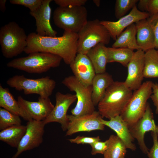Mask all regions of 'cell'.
Returning <instances> with one entry per match:
<instances>
[{
	"instance_id": "cell-33",
	"label": "cell",
	"mask_w": 158,
	"mask_h": 158,
	"mask_svg": "<svg viewBox=\"0 0 158 158\" xmlns=\"http://www.w3.org/2000/svg\"><path fill=\"white\" fill-rule=\"evenodd\" d=\"M153 32L155 39V48H158V13L147 18Z\"/></svg>"
},
{
	"instance_id": "cell-34",
	"label": "cell",
	"mask_w": 158,
	"mask_h": 158,
	"mask_svg": "<svg viewBox=\"0 0 158 158\" xmlns=\"http://www.w3.org/2000/svg\"><path fill=\"white\" fill-rule=\"evenodd\" d=\"M92 147L91 154L92 155L97 154H104L107 148V140L104 142L96 141L90 145Z\"/></svg>"
},
{
	"instance_id": "cell-16",
	"label": "cell",
	"mask_w": 158,
	"mask_h": 158,
	"mask_svg": "<svg viewBox=\"0 0 158 158\" xmlns=\"http://www.w3.org/2000/svg\"><path fill=\"white\" fill-rule=\"evenodd\" d=\"M17 101L25 112L32 119L37 121H43L46 118L54 106L49 98H45L40 96L37 101L32 102L19 95Z\"/></svg>"
},
{
	"instance_id": "cell-29",
	"label": "cell",
	"mask_w": 158,
	"mask_h": 158,
	"mask_svg": "<svg viewBox=\"0 0 158 158\" xmlns=\"http://www.w3.org/2000/svg\"><path fill=\"white\" fill-rule=\"evenodd\" d=\"M20 117L0 107V130H2L14 125H21Z\"/></svg>"
},
{
	"instance_id": "cell-9",
	"label": "cell",
	"mask_w": 158,
	"mask_h": 158,
	"mask_svg": "<svg viewBox=\"0 0 158 158\" xmlns=\"http://www.w3.org/2000/svg\"><path fill=\"white\" fill-rule=\"evenodd\" d=\"M62 83L70 91L75 93L77 102L75 107L71 111V115L80 116L92 114L95 111L92 100V85L85 86L74 75L65 77Z\"/></svg>"
},
{
	"instance_id": "cell-8",
	"label": "cell",
	"mask_w": 158,
	"mask_h": 158,
	"mask_svg": "<svg viewBox=\"0 0 158 158\" xmlns=\"http://www.w3.org/2000/svg\"><path fill=\"white\" fill-rule=\"evenodd\" d=\"M6 84L25 95L36 94L41 97L48 98L55 88L56 82L47 76L35 79L28 78L23 75H15L9 78Z\"/></svg>"
},
{
	"instance_id": "cell-5",
	"label": "cell",
	"mask_w": 158,
	"mask_h": 158,
	"mask_svg": "<svg viewBox=\"0 0 158 158\" xmlns=\"http://www.w3.org/2000/svg\"><path fill=\"white\" fill-rule=\"evenodd\" d=\"M78 34V53L85 54L99 43L108 44L111 38L108 31L97 19L88 20Z\"/></svg>"
},
{
	"instance_id": "cell-38",
	"label": "cell",
	"mask_w": 158,
	"mask_h": 158,
	"mask_svg": "<svg viewBox=\"0 0 158 158\" xmlns=\"http://www.w3.org/2000/svg\"><path fill=\"white\" fill-rule=\"evenodd\" d=\"M152 94L150 97L154 105L156 107L155 113L158 114V83H153L152 84Z\"/></svg>"
},
{
	"instance_id": "cell-3",
	"label": "cell",
	"mask_w": 158,
	"mask_h": 158,
	"mask_svg": "<svg viewBox=\"0 0 158 158\" xmlns=\"http://www.w3.org/2000/svg\"><path fill=\"white\" fill-rule=\"evenodd\" d=\"M62 60L60 56L44 52L31 53L27 56L15 59L7 66L32 73L46 72L51 68L59 67Z\"/></svg>"
},
{
	"instance_id": "cell-27",
	"label": "cell",
	"mask_w": 158,
	"mask_h": 158,
	"mask_svg": "<svg viewBox=\"0 0 158 158\" xmlns=\"http://www.w3.org/2000/svg\"><path fill=\"white\" fill-rule=\"evenodd\" d=\"M144 78H158V52L155 48L145 52Z\"/></svg>"
},
{
	"instance_id": "cell-24",
	"label": "cell",
	"mask_w": 158,
	"mask_h": 158,
	"mask_svg": "<svg viewBox=\"0 0 158 158\" xmlns=\"http://www.w3.org/2000/svg\"><path fill=\"white\" fill-rule=\"evenodd\" d=\"M136 34V25L135 23H133L120 34L113 44L112 47L126 48L133 51L141 49L137 42Z\"/></svg>"
},
{
	"instance_id": "cell-1",
	"label": "cell",
	"mask_w": 158,
	"mask_h": 158,
	"mask_svg": "<svg viewBox=\"0 0 158 158\" xmlns=\"http://www.w3.org/2000/svg\"><path fill=\"white\" fill-rule=\"evenodd\" d=\"M78 33L64 31L62 36H41L32 32L28 35L27 44L24 52L29 54L35 52H44L58 55L69 65L78 53Z\"/></svg>"
},
{
	"instance_id": "cell-2",
	"label": "cell",
	"mask_w": 158,
	"mask_h": 158,
	"mask_svg": "<svg viewBox=\"0 0 158 158\" xmlns=\"http://www.w3.org/2000/svg\"><path fill=\"white\" fill-rule=\"evenodd\" d=\"M133 93L124 82L114 81L107 89L104 97L97 105L98 111L102 118L109 119L120 115Z\"/></svg>"
},
{
	"instance_id": "cell-4",
	"label": "cell",
	"mask_w": 158,
	"mask_h": 158,
	"mask_svg": "<svg viewBox=\"0 0 158 158\" xmlns=\"http://www.w3.org/2000/svg\"><path fill=\"white\" fill-rule=\"evenodd\" d=\"M27 37L24 30L15 22H10L2 26L0 44L3 56L11 58L24 52L27 44Z\"/></svg>"
},
{
	"instance_id": "cell-41",
	"label": "cell",
	"mask_w": 158,
	"mask_h": 158,
	"mask_svg": "<svg viewBox=\"0 0 158 158\" xmlns=\"http://www.w3.org/2000/svg\"><path fill=\"white\" fill-rule=\"evenodd\" d=\"M157 49V52H158V48Z\"/></svg>"
},
{
	"instance_id": "cell-19",
	"label": "cell",
	"mask_w": 158,
	"mask_h": 158,
	"mask_svg": "<svg viewBox=\"0 0 158 158\" xmlns=\"http://www.w3.org/2000/svg\"><path fill=\"white\" fill-rule=\"evenodd\" d=\"M100 121L105 126H107L114 131L124 142L127 149L132 151L136 150L135 145L133 143L134 139L128 127L120 115L111 118L106 121L102 118Z\"/></svg>"
},
{
	"instance_id": "cell-42",
	"label": "cell",
	"mask_w": 158,
	"mask_h": 158,
	"mask_svg": "<svg viewBox=\"0 0 158 158\" xmlns=\"http://www.w3.org/2000/svg\"></svg>"
},
{
	"instance_id": "cell-20",
	"label": "cell",
	"mask_w": 158,
	"mask_h": 158,
	"mask_svg": "<svg viewBox=\"0 0 158 158\" xmlns=\"http://www.w3.org/2000/svg\"><path fill=\"white\" fill-rule=\"evenodd\" d=\"M135 24L137 29V41L141 49L145 52L155 48L154 34L147 18Z\"/></svg>"
},
{
	"instance_id": "cell-39",
	"label": "cell",
	"mask_w": 158,
	"mask_h": 158,
	"mask_svg": "<svg viewBox=\"0 0 158 158\" xmlns=\"http://www.w3.org/2000/svg\"><path fill=\"white\" fill-rule=\"evenodd\" d=\"M6 0H0V9L3 12H4L6 10Z\"/></svg>"
},
{
	"instance_id": "cell-40",
	"label": "cell",
	"mask_w": 158,
	"mask_h": 158,
	"mask_svg": "<svg viewBox=\"0 0 158 158\" xmlns=\"http://www.w3.org/2000/svg\"><path fill=\"white\" fill-rule=\"evenodd\" d=\"M93 1L97 7H99L100 6V0H93Z\"/></svg>"
},
{
	"instance_id": "cell-26",
	"label": "cell",
	"mask_w": 158,
	"mask_h": 158,
	"mask_svg": "<svg viewBox=\"0 0 158 158\" xmlns=\"http://www.w3.org/2000/svg\"><path fill=\"white\" fill-rule=\"evenodd\" d=\"M107 140V148L104 158H124L126 148L123 142L117 135H111Z\"/></svg>"
},
{
	"instance_id": "cell-37",
	"label": "cell",
	"mask_w": 158,
	"mask_h": 158,
	"mask_svg": "<svg viewBox=\"0 0 158 158\" xmlns=\"http://www.w3.org/2000/svg\"><path fill=\"white\" fill-rule=\"evenodd\" d=\"M145 11L150 16L158 13V0H146Z\"/></svg>"
},
{
	"instance_id": "cell-22",
	"label": "cell",
	"mask_w": 158,
	"mask_h": 158,
	"mask_svg": "<svg viewBox=\"0 0 158 158\" xmlns=\"http://www.w3.org/2000/svg\"><path fill=\"white\" fill-rule=\"evenodd\" d=\"M111 75L107 72L96 74L92 83V100L95 106L104 97L107 89L114 82Z\"/></svg>"
},
{
	"instance_id": "cell-7",
	"label": "cell",
	"mask_w": 158,
	"mask_h": 158,
	"mask_svg": "<svg viewBox=\"0 0 158 158\" xmlns=\"http://www.w3.org/2000/svg\"><path fill=\"white\" fill-rule=\"evenodd\" d=\"M151 80L142 83L140 87L134 91L125 108L120 116L129 128L137 122L144 114L147 100L152 94V84Z\"/></svg>"
},
{
	"instance_id": "cell-23",
	"label": "cell",
	"mask_w": 158,
	"mask_h": 158,
	"mask_svg": "<svg viewBox=\"0 0 158 158\" xmlns=\"http://www.w3.org/2000/svg\"><path fill=\"white\" fill-rule=\"evenodd\" d=\"M90 59L96 74L106 72L108 63L107 47L103 43H99L91 49L86 54Z\"/></svg>"
},
{
	"instance_id": "cell-28",
	"label": "cell",
	"mask_w": 158,
	"mask_h": 158,
	"mask_svg": "<svg viewBox=\"0 0 158 158\" xmlns=\"http://www.w3.org/2000/svg\"><path fill=\"white\" fill-rule=\"evenodd\" d=\"M134 53L127 48L107 47L108 63L117 62L127 67Z\"/></svg>"
},
{
	"instance_id": "cell-36",
	"label": "cell",
	"mask_w": 158,
	"mask_h": 158,
	"mask_svg": "<svg viewBox=\"0 0 158 158\" xmlns=\"http://www.w3.org/2000/svg\"><path fill=\"white\" fill-rule=\"evenodd\" d=\"M153 144L147 154L148 158H158V133L151 132Z\"/></svg>"
},
{
	"instance_id": "cell-10",
	"label": "cell",
	"mask_w": 158,
	"mask_h": 158,
	"mask_svg": "<svg viewBox=\"0 0 158 158\" xmlns=\"http://www.w3.org/2000/svg\"><path fill=\"white\" fill-rule=\"evenodd\" d=\"M68 125L66 136H71L80 132H90L95 130H104L105 126L101 121L102 118L98 111L80 116L67 115Z\"/></svg>"
},
{
	"instance_id": "cell-14",
	"label": "cell",
	"mask_w": 158,
	"mask_h": 158,
	"mask_svg": "<svg viewBox=\"0 0 158 158\" xmlns=\"http://www.w3.org/2000/svg\"><path fill=\"white\" fill-rule=\"evenodd\" d=\"M150 16L148 13L139 10L136 5L128 14L117 21L102 20L100 23L108 31L111 38L115 41L128 27L141 20L147 19Z\"/></svg>"
},
{
	"instance_id": "cell-15",
	"label": "cell",
	"mask_w": 158,
	"mask_h": 158,
	"mask_svg": "<svg viewBox=\"0 0 158 158\" xmlns=\"http://www.w3.org/2000/svg\"><path fill=\"white\" fill-rule=\"evenodd\" d=\"M145 52L141 49L134 52L127 66L128 75L124 83L132 91L139 88L142 83L144 78Z\"/></svg>"
},
{
	"instance_id": "cell-25",
	"label": "cell",
	"mask_w": 158,
	"mask_h": 158,
	"mask_svg": "<svg viewBox=\"0 0 158 158\" xmlns=\"http://www.w3.org/2000/svg\"><path fill=\"white\" fill-rule=\"evenodd\" d=\"M26 126L14 125L1 130L0 140L13 147L17 148L26 130Z\"/></svg>"
},
{
	"instance_id": "cell-30",
	"label": "cell",
	"mask_w": 158,
	"mask_h": 158,
	"mask_svg": "<svg viewBox=\"0 0 158 158\" xmlns=\"http://www.w3.org/2000/svg\"><path fill=\"white\" fill-rule=\"evenodd\" d=\"M138 0H116L114 12L116 18L119 19L136 5Z\"/></svg>"
},
{
	"instance_id": "cell-31",
	"label": "cell",
	"mask_w": 158,
	"mask_h": 158,
	"mask_svg": "<svg viewBox=\"0 0 158 158\" xmlns=\"http://www.w3.org/2000/svg\"><path fill=\"white\" fill-rule=\"evenodd\" d=\"M43 0H10L13 4L23 6L28 8L30 12H33L38 8L41 5Z\"/></svg>"
},
{
	"instance_id": "cell-35",
	"label": "cell",
	"mask_w": 158,
	"mask_h": 158,
	"mask_svg": "<svg viewBox=\"0 0 158 158\" xmlns=\"http://www.w3.org/2000/svg\"><path fill=\"white\" fill-rule=\"evenodd\" d=\"M55 3L59 6L69 7L84 6L87 0H54Z\"/></svg>"
},
{
	"instance_id": "cell-6",
	"label": "cell",
	"mask_w": 158,
	"mask_h": 158,
	"mask_svg": "<svg viewBox=\"0 0 158 158\" xmlns=\"http://www.w3.org/2000/svg\"><path fill=\"white\" fill-rule=\"evenodd\" d=\"M87 11L84 6L57 7L53 13L55 25L64 31L78 33L87 21Z\"/></svg>"
},
{
	"instance_id": "cell-17",
	"label": "cell",
	"mask_w": 158,
	"mask_h": 158,
	"mask_svg": "<svg viewBox=\"0 0 158 158\" xmlns=\"http://www.w3.org/2000/svg\"><path fill=\"white\" fill-rule=\"evenodd\" d=\"M52 0H43L40 7L35 11L30 12L36 21V33L41 36L56 37L57 32L52 28L50 22L51 9L50 4Z\"/></svg>"
},
{
	"instance_id": "cell-13",
	"label": "cell",
	"mask_w": 158,
	"mask_h": 158,
	"mask_svg": "<svg viewBox=\"0 0 158 158\" xmlns=\"http://www.w3.org/2000/svg\"><path fill=\"white\" fill-rule=\"evenodd\" d=\"M129 129L133 137L137 140L140 150L144 153L147 154L149 150L144 141L145 133L151 131L158 133V125L155 123L153 113L149 103H147L142 116Z\"/></svg>"
},
{
	"instance_id": "cell-11",
	"label": "cell",
	"mask_w": 158,
	"mask_h": 158,
	"mask_svg": "<svg viewBox=\"0 0 158 158\" xmlns=\"http://www.w3.org/2000/svg\"><path fill=\"white\" fill-rule=\"evenodd\" d=\"M45 125L42 121L33 119L28 121L26 130L12 158H17L23 152L39 146L43 141Z\"/></svg>"
},
{
	"instance_id": "cell-18",
	"label": "cell",
	"mask_w": 158,
	"mask_h": 158,
	"mask_svg": "<svg viewBox=\"0 0 158 158\" xmlns=\"http://www.w3.org/2000/svg\"><path fill=\"white\" fill-rule=\"evenodd\" d=\"M74 75L83 85H92L96 74L90 59L86 54L77 53L73 61L69 65Z\"/></svg>"
},
{
	"instance_id": "cell-32",
	"label": "cell",
	"mask_w": 158,
	"mask_h": 158,
	"mask_svg": "<svg viewBox=\"0 0 158 158\" xmlns=\"http://www.w3.org/2000/svg\"><path fill=\"white\" fill-rule=\"evenodd\" d=\"M71 143L77 144H89L91 145L95 142L101 140L99 136L90 137L84 136H78L74 138L68 139Z\"/></svg>"
},
{
	"instance_id": "cell-12",
	"label": "cell",
	"mask_w": 158,
	"mask_h": 158,
	"mask_svg": "<svg viewBox=\"0 0 158 158\" xmlns=\"http://www.w3.org/2000/svg\"><path fill=\"white\" fill-rule=\"evenodd\" d=\"M55 97V106L49 116L42 121L45 125L52 122L58 123L61 124L63 130L66 131L68 123L67 112L71 105L77 99L76 96L58 92L56 94Z\"/></svg>"
},
{
	"instance_id": "cell-21",
	"label": "cell",
	"mask_w": 158,
	"mask_h": 158,
	"mask_svg": "<svg viewBox=\"0 0 158 158\" xmlns=\"http://www.w3.org/2000/svg\"><path fill=\"white\" fill-rule=\"evenodd\" d=\"M0 107L11 113L19 116L27 121L33 119L20 106L7 88L0 85Z\"/></svg>"
}]
</instances>
